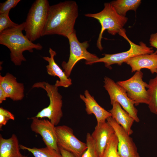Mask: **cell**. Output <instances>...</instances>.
<instances>
[{
    "label": "cell",
    "instance_id": "obj_1",
    "mask_svg": "<svg viewBox=\"0 0 157 157\" xmlns=\"http://www.w3.org/2000/svg\"><path fill=\"white\" fill-rule=\"evenodd\" d=\"M78 15L76 1H66L50 6L42 36L57 34L67 38L75 31L74 26Z\"/></svg>",
    "mask_w": 157,
    "mask_h": 157
},
{
    "label": "cell",
    "instance_id": "obj_2",
    "mask_svg": "<svg viewBox=\"0 0 157 157\" xmlns=\"http://www.w3.org/2000/svg\"><path fill=\"white\" fill-rule=\"evenodd\" d=\"M24 27V22L0 33V44L9 49L10 60L16 66L20 65L22 62L26 60L23 54L24 51L32 53L33 49L40 50L43 48L40 44L33 43L23 34Z\"/></svg>",
    "mask_w": 157,
    "mask_h": 157
},
{
    "label": "cell",
    "instance_id": "obj_3",
    "mask_svg": "<svg viewBox=\"0 0 157 157\" xmlns=\"http://www.w3.org/2000/svg\"><path fill=\"white\" fill-rule=\"evenodd\" d=\"M50 6L47 0H36L32 4L25 22L26 36L33 42L42 36Z\"/></svg>",
    "mask_w": 157,
    "mask_h": 157
},
{
    "label": "cell",
    "instance_id": "obj_4",
    "mask_svg": "<svg viewBox=\"0 0 157 157\" xmlns=\"http://www.w3.org/2000/svg\"><path fill=\"white\" fill-rule=\"evenodd\" d=\"M85 15L97 19L101 24V30L97 42V46L101 51L103 49L101 41L104 31L107 30L108 32L112 35L119 34L128 20L126 17L119 15L110 3H105L104 9L100 12L87 13Z\"/></svg>",
    "mask_w": 157,
    "mask_h": 157
},
{
    "label": "cell",
    "instance_id": "obj_5",
    "mask_svg": "<svg viewBox=\"0 0 157 157\" xmlns=\"http://www.w3.org/2000/svg\"><path fill=\"white\" fill-rule=\"evenodd\" d=\"M34 88L44 89L46 92L50 101L48 106L39 112L35 117L41 119L48 118L53 125L57 126L63 116L62 97L58 92V87L55 85L42 81L35 83L32 88Z\"/></svg>",
    "mask_w": 157,
    "mask_h": 157
},
{
    "label": "cell",
    "instance_id": "obj_6",
    "mask_svg": "<svg viewBox=\"0 0 157 157\" xmlns=\"http://www.w3.org/2000/svg\"><path fill=\"white\" fill-rule=\"evenodd\" d=\"M70 45V55L66 62L63 61L61 66L64 72L68 78L75 65L79 60L84 59L87 65H91L99 58L96 55L92 54L87 50L89 46L88 42H80L77 37L76 31L70 35L67 38Z\"/></svg>",
    "mask_w": 157,
    "mask_h": 157
},
{
    "label": "cell",
    "instance_id": "obj_7",
    "mask_svg": "<svg viewBox=\"0 0 157 157\" xmlns=\"http://www.w3.org/2000/svg\"><path fill=\"white\" fill-rule=\"evenodd\" d=\"M119 35L123 37L129 42L130 45V49L126 51L113 54H104L103 57L99 58L93 63V64L99 62H103L105 66L109 69L112 68L111 66L117 64L121 65L129 59L133 57L145 54H150L154 53L151 47H149L142 42H140L139 44H136L130 40L126 34V30L123 29Z\"/></svg>",
    "mask_w": 157,
    "mask_h": 157
},
{
    "label": "cell",
    "instance_id": "obj_8",
    "mask_svg": "<svg viewBox=\"0 0 157 157\" xmlns=\"http://www.w3.org/2000/svg\"><path fill=\"white\" fill-rule=\"evenodd\" d=\"M143 74L141 71H136L129 79L117 82L124 89L127 96L134 102L135 106L140 104L148 105L149 101L146 89L148 84L143 81Z\"/></svg>",
    "mask_w": 157,
    "mask_h": 157
},
{
    "label": "cell",
    "instance_id": "obj_9",
    "mask_svg": "<svg viewBox=\"0 0 157 157\" xmlns=\"http://www.w3.org/2000/svg\"><path fill=\"white\" fill-rule=\"evenodd\" d=\"M104 87L107 91L112 105L113 103H118L134 120L138 122L140 119L138 117V110L135 107L134 102L128 97L126 91L121 86L110 78H104Z\"/></svg>",
    "mask_w": 157,
    "mask_h": 157
},
{
    "label": "cell",
    "instance_id": "obj_10",
    "mask_svg": "<svg viewBox=\"0 0 157 157\" xmlns=\"http://www.w3.org/2000/svg\"><path fill=\"white\" fill-rule=\"evenodd\" d=\"M55 128L58 147L71 153L75 157H81L87 149L86 143L78 139L72 129L67 126H58Z\"/></svg>",
    "mask_w": 157,
    "mask_h": 157
},
{
    "label": "cell",
    "instance_id": "obj_11",
    "mask_svg": "<svg viewBox=\"0 0 157 157\" xmlns=\"http://www.w3.org/2000/svg\"><path fill=\"white\" fill-rule=\"evenodd\" d=\"M107 122L113 128L118 140L117 152L122 157H140L133 139L111 117Z\"/></svg>",
    "mask_w": 157,
    "mask_h": 157
},
{
    "label": "cell",
    "instance_id": "obj_12",
    "mask_svg": "<svg viewBox=\"0 0 157 157\" xmlns=\"http://www.w3.org/2000/svg\"><path fill=\"white\" fill-rule=\"evenodd\" d=\"M31 119L32 120L30 125L31 131L41 136L46 146L60 152L57 143L56 126L47 119L35 117Z\"/></svg>",
    "mask_w": 157,
    "mask_h": 157
},
{
    "label": "cell",
    "instance_id": "obj_13",
    "mask_svg": "<svg viewBox=\"0 0 157 157\" xmlns=\"http://www.w3.org/2000/svg\"><path fill=\"white\" fill-rule=\"evenodd\" d=\"M114 133L113 128L107 122L97 123L91 135L95 143L99 157L103 154L110 138Z\"/></svg>",
    "mask_w": 157,
    "mask_h": 157
},
{
    "label": "cell",
    "instance_id": "obj_14",
    "mask_svg": "<svg viewBox=\"0 0 157 157\" xmlns=\"http://www.w3.org/2000/svg\"><path fill=\"white\" fill-rule=\"evenodd\" d=\"M0 85L8 95V98L13 101H18L24 97L23 83L17 82L16 78L9 73L4 76L0 75Z\"/></svg>",
    "mask_w": 157,
    "mask_h": 157
},
{
    "label": "cell",
    "instance_id": "obj_15",
    "mask_svg": "<svg viewBox=\"0 0 157 157\" xmlns=\"http://www.w3.org/2000/svg\"><path fill=\"white\" fill-rule=\"evenodd\" d=\"M125 63L131 67L132 72L146 68L149 69L152 74L157 73V54L155 52L133 57Z\"/></svg>",
    "mask_w": 157,
    "mask_h": 157
},
{
    "label": "cell",
    "instance_id": "obj_16",
    "mask_svg": "<svg viewBox=\"0 0 157 157\" xmlns=\"http://www.w3.org/2000/svg\"><path fill=\"white\" fill-rule=\"evenodd\" d=\"M49 52L50 57L44 56L43 59L48 63L46 66L47 73L51 76H58L59 80H57L55 85L58 87L62 86L67 88L72 84V80L66 76L57 64L56 63L54 57L56 55V52L49 48Z\"/></svg>",
    "mask_w": 157,
    "mask_h": 157
},
{
    "label": "cell",
    "instance_id": "obj_17",
    "mask_svg": "<svg viewBox=\"0 0 157 157\" xmlns=\"http://www.w3.org/2000/svg\"><path fill=\"white\" fill-rule=\"evenodd\" d=\"M84 94L85 96L80 94V97L85 104V110L88 114L94 115L97 124L106 121L108 118L111 117V113L100 106L88 90H85Z\"/></svg>",
    "mask_w": 157,
    "mask_h": 157
},
{
    "label": "cell",
    "instance_id": "obj_18",
    "mask_svg": "<svg viewBox=\"0 0 157 157\" xmlns=\"http://www.w3.org/2000/svg\"><path fill=\"white\" fill-rule=\"evenodd\" d=\"M20 144L16 135L13 134L8 139L0 135V157H28L21 153Z\"/></svg>",
    "mask_w": 157,
    "mask_h": 157
},
{
    "label": "cell",
    "instance_id": "obj_19",
    "mask_svg": "<svg viewBox=\"0 0 157 157\" xmlns=\"http://www.w3.org/2000/svg\"><path fill=\"white\" fill-rule=\"evenodd\" d=\"M112 105V108L108 111L111 114V117L131 135L133 133L131 128L134 120L117 102L113 103Z\"/></svg>",
    "mask_w": 157,
    "mask_h": 157
},
{
    "label": "cell",
    "instance_id": "obj_20",
    "mask_svg": "<svg viewBox=\"0 0 157 157\" xmlns=\"http://www.w3.org/2000/svg\"><path fill=\"white\" fill-rule=\"evenodd\" d=\"M141 2L140 0H116L110 3L119 15L125 17L128 11L133 10L136 12Z\"/></svg>",
    "mask_w": 157,
    "mask_h": 157
},
{
    "label": "cell",
    "instance_id": "obj_21",
    "mask_svg": "<svg viewBox=\"0 0 157 157\" xmlns=\"http://www.w3.org/2000/svg\"><path fill=\"white\" fill-rule=\"evenodd\" d=\"M147 91L149 98L148 104L151 112L157 114V73L156 76L151 79L148 84Z\"/></svg>",
    "mask_w": 157,
    "mask_h": 157
},
{
    "label": "cell",
    "instance_id": "obj_22",
    "mask_svg": "<svg viewBox=\"0 0 157 157\" xmlns=\"http://www.w3.org/2000/svg\"><path fill=\"white\" fill-rule=\"evenodd\" d=\"M20 148L30 152L34 157H62L60 152L47 146L44 148H31L20 144Z\"/></svg>",
    "mask_w": 157,
    "mask_h": 157
},
{
    "label": "cell",
    "instance_id": "obj_23",
    "mask_svg": "<svg viewBox=\"0 0 157 157\" xmlns=\"http://www.w3.org/2000/svg\"><path fill=\"white\" fill-rule=\"evenodd\" d=\"M118 140L114 133L111 136L102 155L100 157H122L118 154Z\"/></svg>",
    "mask_w": 157,
    "mask_h": 157
},
{
    "label": "cell",
    "instance_id": "obj_24",
    "mask_svg": "<svg viewBox=\"0 0 157 157\" xmlns=\"http://www.w3.org/2000/svg\"><path fill=\"white\" fill-rule=\"evenodd\" d=\"M86 144L87 148L82 154L81 157H99L95 143L91 135L87 133L86 136Z\"/></svg>",
    "mask_w": 157,
    "mask_h": 157
},
{
    "label": "cell",
    "instance_id": "obj_25",
    "mask_svg": "<svg viewBox=\"0 0 157 157\" xmlns=\"http://www.w3.org/2000/svg\"><path fill=\"white\" fill-rule=\"evenodd\" d=\"M9 13L0 14V33L8 28L15 27L19 24L13 22L9 16Z\"/></svg>",
    "mask_w": 157,
    "mask_h": 157
},
{
    "label": "cell",
    "instance_id": "obj_26",
    "mask_svg": "<svg viewBox=\"0 0 157 157\" xmlns=\"http://www.w3.org/2000/svg\"><path fill=\"white\" fill-rule=\"evenodd\" d=\"M14 115L10 112L2 107L0 108V129L5 125L9 120H14Z\"/></svg>",
    "mask_w": 157,
    "mask_h": 157
},
{
    "label": "cell",
    "instance_id": "obj_27",
    "mask_svg": "<svg viewBox=\"0 0 157 157\" xmlns=\"http://www.w3.org/2000/svg\"><path fill=\"white\" fill-rule=\"evenodd\" d=\"M20 0H7L0 4V14L9 13L10 10L15 7Z\"/></svg>",
    "mask_w": 157,
    "mask_h": 157
},
{
    "label": "cell",
    "instance_id": "obj_28",
    "mask_svg": "<svg viewBox=\"0 0 157 157\" xmlns=\"http://www.w3.org/2000/svg\"><path fill=\"white\" fill-rule=\"evenodd\" d=\"M149 42L150 46L156 48L155 52L157 54V32L151 35Z\"/></svg>",
    "mask_w": 157,
    "mask_h": 157
},
{
    "label": "cell",
    "instance_id": "obj_29",
    "mask_svg": "<svg viewBox=\"0 0 157 157\" xmlns=\"http://www.w3.org/2000/svg\"><path fill=\"white\" fill-rule=\"evenodd\" d=\"M7 98V95L1 86L0 85V104H1L3 101H5Z\"/></svg>",
    "mask_w": 157,
    "mask_h": 157
},
{
    "label": "cell",
    "instance_id": "obj_30",
    "mask_svg": "<svg viewBox=\"0 0 157 157\" xmlns=\"http://www.w3.org/2000/svg\"><path fill=\"white\" fill-rule=\"evenodd\" d=\"M59 148L62 157H75L71 153L62 148Z\"/></svg>",
    "mask_w": 157,
    "mask_h": 157
},
{
    "label": "cell",
    "instance_id": "obj_31",
    "mask_svg": "<svg viewBox=\"0 0 157 157\" xmlns=\"http://www.w3.org/2000/svg\"></svg>",
    "mask_w": 157,
    "mask_h": 157
}]
</instances>
